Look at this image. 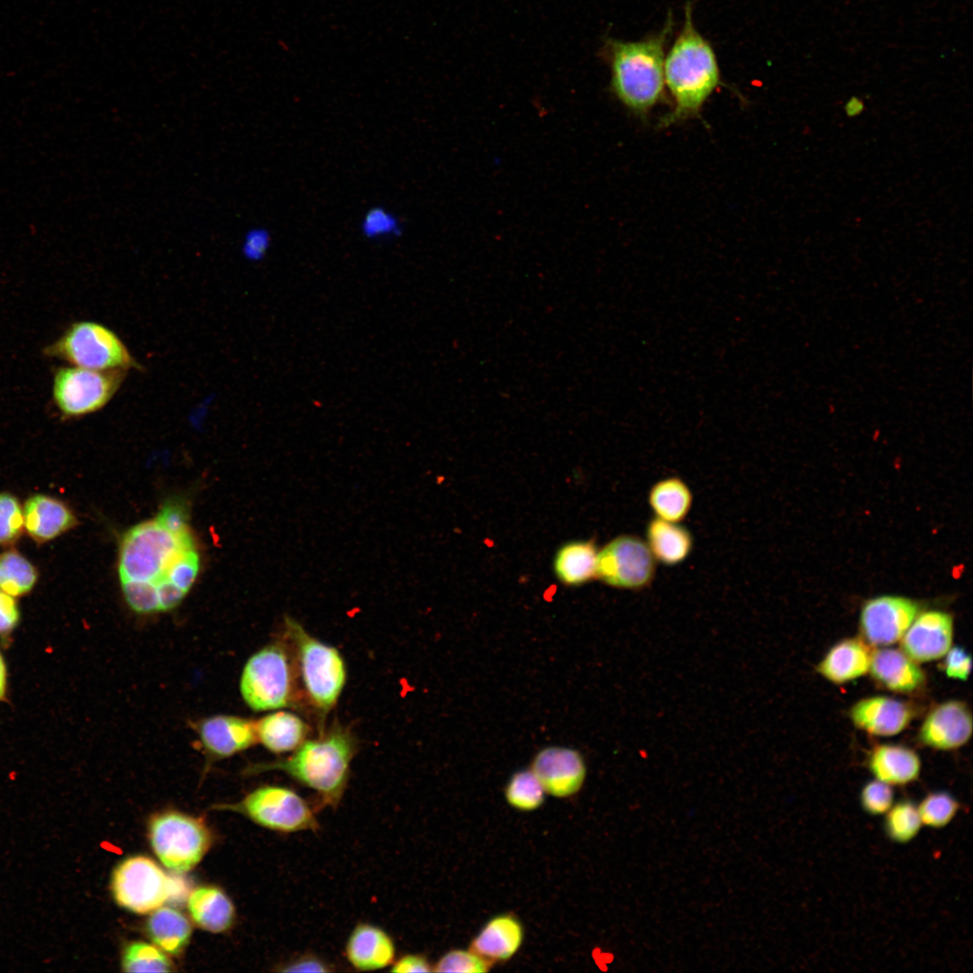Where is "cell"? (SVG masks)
<instances>
[{
	"instance_id": "83f0119b",
	"label": "cell",
	"mask_w": 973,
	"mask_h": 973,
	"mask_svg": "<svg viewBox=\"0 0 973 973\" xmlns=\"http://www.w3.org/2000/svg\"><path fill=\"white\" fill-rule=\"evenodd\" d=\"M255 724L258 741L277 754L296 750L308 734V726L304 720L286 711L267 714Z\"/></svg>"
},
{
	"instance_id": "d590c367",
	"label": "cell",
	"mask_w": 973,
	"mask_h": 973,
	"mask_svg": "<svg viewBox=\"0 0 973 973\" xmlns=\"http://www.w3.org/2000/svg\"><path fill=\"white\" fill-rule=\"evenodd\" d=\"M23 532V511L19 499L10 492H0V548L13 547Z\"/></svg>"
},
{
	"instance_id": "836d02e7",
	"label": "cell",
	"mask_w": 973,
	"mask_h": 973,
	"mask_svg": "<svg viewBox=\"0 0 973 973\" xmlns=\"http://www.w3.org/2000/svg\"><path fill=\"white\" fill-rule=\"evenodd\" d=\"M122 968L125 972H169L172 962L156 945L133 941L123 951Z\"/></svg>"
},
{
	"instance_id": "3957f363",
	"label": "cell",
	"mask_w": 973,
	"mask_h": 973,
	"mask_svg": "<svg viewBox=\"0 0 973 973\" xmlns=\"http://www.w3.org/2000/svg\"><path fill=\"white\" fill-rule=\"evenodd\" d=\"M355 751L353 735L335 726L317 739L305 740L288 758L256 765L248 771H282L314 790L322 808L335 809L345 793Z\"/></svg>"
},
{
	"instance_id": "cb8c5ba5",
	"label": "cell",
	"mask_w": 973,
	"mask_h": 973,
	"mask_svg": "<svg viewBox=\"0 0 973 973\" xmlns=\"http://www.w3.org/2000/svg\"><path fill=\"white\" fill-rule=\"evenodd\" d=\"M868 767L878 780L890 786H906L918 779L922 761L912 749L897 744H879L868 759Z\"/></svg>"
},
{
	"instance_id": "f1b7e54d",
	"label": "cell",
	"mask_w": 973,
	"mask_h": 973,
	"mask_svg": "<svg viewBox=\"0 0 973 973\" xmlns=\"http://www.w3.org/2000/svg\"><path fill=\"white\" fill-rule=\"evenodd\" d=\"M145 928L157 947L175 956L186 949L192 934L191 923L185 914L168 906H160L152 911Z\"/></svg>"
},
{
	"instance_id": "7c38bea8",
	"label": "cell",
	"mask_w": 973,
	"mask_h": 973,
	"mask_svg": "<svg viewBox=\"0 0 973 973\" xmlns=\"http://www.w3.org/2000/svg\"><path fill=\"white\" fill-rule=\"evenodd\" d=\"M656 565L644 540L620 534L598 550L596 578L614 588L641 591L652 584Z\"/></svg>"
},
{
	"instance_id": "9c48e42d",
	"label": "cell",
	"mask_w": 973,
	"mask_h": 973,
	"mask_svg": "<svg viewBox=\"0 0 973 973\" xmlns=\"http://www.w3.org/2000/svg\"><path fill=\"white\" fill-rule=\"evenodd\" d=\"M219 808L241 814L258 825L280 833L316 832L320 828L309 803L293 789L281 786L259 787L239 803Z\"/></svg>"
},
{
	"instance_id": "7a4b0ae2",
	"label": "cell",
	"mask_w": 973,
	"mask_h": 973,
	"mask_svg": "<svg viewBox=\"0 0 973 973\" xmlns=\"http://www.w3.org/2000/svg\"><path fill=\"white\" fill-rule=\"evenodd\" d=\"M673 25L669 14L659 32L638 41L605 38L600 49V57L610 68L612 93L641 118L666 100L664 62Z\"/></svg>"
},
{
	"instance_id": "f6af8a7d",
	"label": "cell",
	"mask_w": 973,
	"mask_h": 973,
	"mask_svg": "<svg viewBox=\"0 0 973 973\" xmlns=\"http://www.w3.org/2000/svg\"><path fill=\"white\" fill-rule=\"evenodd\" d=\"M390 971L398 973L432 972V965L421 953H406L396 959Z\"/></svg>"
},
{
	"instance_id": "7dc6e473",
	"label": "cell",
	"mask_w": 973,
	"mask_h": 973,
	"mask_svg": "<svg viewBox=\"0 0 973 973\" xmlns=\"http://www.w3.org/2000/svg\"><path fill=\"white\" fill-rule=\"evenodd\" d=\"M7 692V668L0 651V701L5 699Z\"/></svg>"
},
{
	"instance_id": "277c9868",
	"label": "cell",
	"mask_w": 973,
	"mask_h": 973,
	"mask_svg": "<svg viewBox=\"0 0 973 973\" xmlns=\"http://www.w3.org/2000/svg\"><path fill=\"white\" fill-rule=\"evenodd\" d=\"M195 546L191 532L176 535L156 518L131 528L123 537L118 571L121 582L135 581L158 585L174 559Z\"/></svg>"
},
{
	"instance_id": "8992f818",
	"label": "cell",
	"mask_w": 973,
	"mask_h": 973,
	"mask_svg": "<svg viewBox=\"0 0 973 973\" xmlns=\"http://www.w3.org/2000/svg\"><path fill=\"white\" fill-rule=\"evenodd\" d=\"M286 634L296 649L301 678L310 703L327 714L337 703L347 671L340 651L317 640L296 620H285Z\"/></svg>"
},
{
	"instance_id": "4316f807",
	"label": "cell",
	"mask_w": 973,
	"mask_h": 973,
	"mask_svg": "<svg viewBox=\"0 0 973 973\" xmlns=\"http://www.w3.org/2000/svg\"><path fill=\"white\" fill-rule=\"evenodd\" d=\"M187 909L197 926L214 933L230 929L235 918L232 900L222 889L213 886L194 889L187 899Z\"/></svg>"
},
{
	"instance_id": "6da1fadb",
	"label": "cell",
	"mask_w": 973,
	"mask_h": 973,
	"mask_svg": "<svg viewBox=\"0 0 973 973\" xmlns=\"http://www.w3.org/2000/svg\"><path fill=\"white\" fill-rule=\"evenodd\" d=\"M692 14L687 2L682 28L666 53L664 78L672 107L659 121V128L699 118L709 97L724 85L714 50L696 28Z\"/></svg>"
},
{
	"instance_id": "2e32d148",
	"label": "cell",
	"mask_w": 973,
	"mask_h": 973,
	"mask_svg": "<svg viewBox=\"0 0 973 973\" xmlns=\"http://www.w3.org/2000/svg\"><path fill=\"white\" fill-rule=\"evenodd\" d=\"M954 620L941 610L920 612L900 640L901 650L916 662L941 659L952 645Z\"/></svg>"
},
{
	"instance_id": "60d3db41",
	"label": "cell",
	"mask_w": 973,
	"mask_h": 973,
	"mask_svg": "<svg viewBox=\"0 0 973 973\" xmlns=\"http://www.w3.org/2000/svg\"><path fill=\"white\" fill-rule=\"evenodd\" d=\"M942 662V670L952 679L966 681L971 671V656L960 646H951Z\"/></svg>"
},
{
	"instance_id": "7bdbcfd3",
	"label": "cell",
	"mask_w": 973,
	"mask_h": 973,
	"mask_svg": "<svg viewBox=\"0 0 973 973\" xmlns=\"http://www.w3.org/2000/svg\"><path fill=\"white\" fill-rule=\"evenodd\" d=\"M332 966L318 955L311 952L291 958L279 966L282 972H331Z\"/></svg>"
},
{
	"instance_id": "603a6c76",
	"label": "cell",
	"mask_w": 973,
	"mask_h": 973,
	"mask_svg": "<svg viewBox=\"0 0 973 973\" xmlns=\"http://www.w3.org/2000/svg\"><path fill=\"white\" fill-rule=\"evenodd\" d=\"M523 928L512 914L491 918L472 940L470 950L492 964L511 959L520 949Z\"/></svg>"
},
{
	"instance_id": "ab89813d",
	"label": "cell",
	"mask_w": 973,
	"mask_h": 973,
	"mask_svg": "<svg viewBox=\"0 0 973 973\" xmlns=\"http://www.w3.org/2000/svg\"><path fill=\"white\" fill-rule=\"evenodd\" d=\"M123 593L130 607L142 614L160 612L157 587L150 583L121 582Z\"/></svg>"
},
{
	"instance_id": "ee69618b",
	"label": "cell",
	"mask_w": 973,
	"mask_h": 973,
	"mask_svg": "<svg viewBox=\"0 0 973 973\" xmlns=\"http://www.w3.org/2000/svg\"><path fill=\"white\" fill-rule=\"evenodd\" d=\"M21 618L15 596L0 591V637L7 640L17 627Z\"/></svg>"
},
{
	"instance_id": "ba28073f",
	"label": "cell",
	"mask_w": 973,
	"mask_h": 973,
	"mask_svg": "<svg viewBox=\"0 0 973 973\" xmlns=\"http://www.w3.org/2000/svg\"><path fill=\"white\" fill-rule=\"evenodd\" d=\"M149 838L160 862L177 873L193 869L209 850L212 839L201 819L175 811L151 818Z\"/></svg>"
},
{
	"instance_id": "e0dca14e",
	"label": "cell",
	"mask_w": 973,
	"mask_h": 973,
	"mask_svg": "<svg viewBox=\"0 0 973 973\" xmlns=\"http://www.w3.org/2000/svg\"><path fill=\"white\" fill-rule=\"evenodd\" d=\"M914 706L887 696H872L854 703L849 712L853 725L870 735L888 737L902 732L913 721Z\"/></svg>"
},
{
	"instance_id": "bcb514c9",
	"label": "cell",
	"mask_w": 973,
	"mask_h": 973,
	"mask_svg": "<svg viewBox=\"0 0 973 973\" xmlns=\"http://www.w3.org/2000/svg\"><path fill=\"white\" fill-rule=\"evenodd\" d=\"M864 110V104L862 100L857 97H851L845 105L844 111L848 117H855L860 114Z\"/></svg>"
},
{
	"instance_id": "8d00e7d4",
	"label": "cell",
	"mask_w": 973,
	"mask_h": 973,
	"mask_svg": "<svg viewBox=\"0 0 973 973\" xmlns=\"http://www.w3.org/2000/svg\"><path fill=\"white\" fill-rule=\"evenodd\" d=\"M493 964L472 950L455 949L443 954L434 965L433 972H487Z\"/></svg>"
},
{
	"instance_id": "f546056e",
	"label": "cell",
	"mask_w": 973,
	"mask_h": 973,
	"mask_svg": "<svg viewBox=\"0 0 973 973\" xmlns=\"http://www.w3.org/2000/svg\"><path fill=\"white\" fill-rule=\"evenodd\" d=\"M648 504L655 517L681 523L692 508L693 493L681 477L670 476L658 480L650 486Z\"/></svg>"
},
{
	"instance_id": "9a60e30c",
	"label": "cell",
	"mask_w": 973,
	"mask_h": 973,
	"mask_svg": "<svg viewBox=\"0 0 973 973\" xmlns=\"http://www.w3.org/2000/svg\"><path fill=\"white\" fill-rule=\"evenodd\" d=\"M972 714L961 700H947L933 706L924 717L917 734L920 743L938 750L964 746L972 735Z\"/></svg>"
},
{
	"instance_id": "e575fe53",
	"label": "cell",
	"mask_w": 973,
	"mask_h": 973,
	"mask_svg": "<svg viewBox=\"0 0 973 973\" xmlns=\"http://www.w3.org/2000/svg\"><path fill=\"white\" fill-rule=\"evenodd\" d=\"M917 807L923 825L941 829L954 819L960 809V804L947 791H934L926 795Z\"/></svg>"
},
{
	"instance_id": "5bb4252c",
	"label": "cell",
	"mask_w": 973,
	"mask_h": 973,
	"mask_svg": "<svg viewBox=\"0 0 973 973\" xmlns=\"http://www.w3.org/2000/svg\"><path fill=\"white\" fill-rule=\"evenodd\" d=\"M532 771L546 793L564 798L582 787L587 768L582 754L572 748L549 746L539 750L532 762Z\"/></svg>"
},
{
	"instance_id": "74e56055",
	"label": "cell",
	"mask_w": 973,
	"mask_h": 973,
	"mask_svg": "<svg viewBox=\"0 0 973 973\" xmlns=\"http://www.w3.org/2000/svg\"><path fill=\"white\" fill-rule=\"evenodd\" d=\"M199 568V556L195 546L187 548L174 559L163 582H170L186 594L196 578Z\"/></svg>"
},
{
	"instance_id": "ffe728a7",
	"label": "cell",
	"mask_w": 973,
	"mask_h": 973,
	"mask_svg": "<svg viewBox=\"0 0 973 973\" xmlns=\"http://www.w3.org/2000/svg\"><path fill=\"white\" fill-rule=\"evenodd\" d=\"M196 731L204 749L215 758L232 756L258 741L255 722L239 716L219 714L203 719Z\"/></svg>"
},
{
	"instance_id": "1f68e13d",
	"label": "cell",
	"mask_w": 973,
	"mask_h": 973,
	"mask_svg": "<svg viewBox=\"0 0 973 973\" xmlns=\"http://www.w3.org/2000/svg\"><path fill=\"white\" fill-rule=\"evenodd\" d=\"M917 804L911 799L894 803L885 814L883 830L893 842L905 844L913 841L922 828Z\"/></svg>"
},
{
	"instance_id": "8fae6325",
	"label": "cell",
	"mask_w": 973,
	"mask_h": 973,
	"mask_svg": "<svg viewBox=\"0 0 973 973\" xmlns=\"http://www.w3.org/2000/svg\"><path fill=\"white\" fill-rule=\"evenodd\" d=\"M173 881L161 868L145 856L123 860L114 870L111 890L116 903L134 914H143L162 906L173 894Z\"/></svg>"
},
{
	"instance_id": "484cf974",
	"label": "cell",
	"mask_w": 973,
	"mask_h": 973,
	"mask_svg": "<svg viewBox=\"0 0 973 973\" xmlns=\"http://www.w3.org/2000/svg\"><path fill=\"white\" fill-rule=\"evenodd\" d=\"M598 550L593 540H576L562 544L553 559L558 580L568 587H578L596 578Z\"/></svg>"
},
{
	"instance_id": "30bf717a",
	"label": "cell",
	"mask_w": 973,
	"mask_h": 973,
	"mask_svg": "<svg viewBox=\"0 0 973 973\" xmlns=\"http://www.w3.org/2000/svg\"><path fill=\"white\" fill-rule=\"evenodd\" d=\"M240 689L245 703L254 711L277 710L291 705L292 668L280 643L262 648L247 660Z\"/></svg>"
},
{
	"instance_id": "d6a6232c",
	"label": "cell",
	"mask_w": 973,
	"mask_h": 973,
	"mask_svg": "<svg viewBox=\"0 0 973 973\" xmlns=\"http://www.w3.org/2000/svg\"><path fill=\"white\" fill-rule=\"evenodd\" d=\"M545 793L543 787L531 768L515 772L505 789L507 803L521 811H532L539 808L544 802Z\"/></svg>"
},
{
	"instance_id": "4fadbf2b",
	"label": "cell",
	"mask_w": 973,
	"mask_h": 973,
	"mask_svg": "<svg viewBox=\"0 0 973 973\" xmlns=\"http://www.w3.org/2000/svg\"><path fill=\"white\" fill-rule=\"evenodd\" d=\"M921 612L919 603L912 598L882 595L862 605L859 625L863 638L871 646H888L901 640Z\"/></svg>"
},
{
	"instance_id": "44dd1931",
	"label": "cell",
	"mask_w": 973,
	"mask_h": 973,
	"mask_svg": "<svg viewBox=\"0 0 973 973\" xmlns=\"http://www.w3.org/2000/svg\"><path fill=\"white\" fill-rule=\"evenodd\" d=\"M868 672L879 687L894 693L915 694L926 685V676L919 663L902 650H874Z\"/></svg>"
},
{
	"instance_id": "d6986e66",
	"label": "cell",
	"mask_w": 973,
	"mask_h": 973,
	"mask_svg": "<svg viewBox=\"0 0 973 973\" xmlns=\"http://www.w3.org/2000/svg\"><path fill=\"white\" fill-rule=\"evenodd\" d=\"M24 532L37 544H44L72 530L77 519L62 500L45 494L29 496L23 505Z\"/></svg>"
},
{
	"instance_id": "5b68a950",
	"label": "cell",
	"mask_w": 973,
	"mask_h": 973,
	"mask_svg": "<svg viewBox=\"0 0 973 973\" xmlns=\"http://www.w3.org/2000/svg\"><path fill=\"white\" fill-rule=\"evenodd\" d=\"M43 354L88 369L128 371L141 368L114 331L94 321L72 323L43 349Z\"/></svg>"
},
{
	"instance_id": "ac0fdd59",
	"label": "cell",
	"mask_w": 973,
	"mask_h": 973,
	"mask_svg": "<svg viewBox=\"0 0 973 973\" xmlns=\"http://www.w3.org/2000/svg\"><path fill=\"white\" fill-rule=\"evenodd\" d=\"M396 943L382 927L368 923H357L350 932L344 956L357 971H375L391 966L396 959Z\"/></svg>"
},
{
	"instance_id": "d4e9b609",
	"label": "cell",
	"mask_w": 973,
	"mask_h": 973,
	"mask_svg": "<svg viewBox=\"0 0 973 973\" xmlns=\"http://www.w3.org/2000/svg\"><path fill=\"white\" fill-rule=\"evenodd\" d=\"M645 537L656 562L667 567H675L686 561L695 542L687 527L655 516L646 525Z\"/></svg>"
},
{
	"instance_id": "4dcf8cb0",
	"label": "cell",
	"mask_w": 973,
	"mask_h": 973,
	"mask_svg": "<svg viewBox=\"0 0 973 973\" xmlns=\"http://www.w3.org/2000/svg\"><path fill=\"white\" fill-rule=\"evenodd\" d=\"M38 579L37 568L20 551L13 547L0 551V591L23 596L32 592Z\"/></svg>"
},
{
	"instance_id": "b9f144b4",
	"label": "cell",
	"mask_w": 973,
	"mask_h": 973,
	"mask_svg": "<svg viewBox=\"0 0 973 973\" xmlns=\"http://www.w3.org/2000/svg\"><path fill=\"white\" fill-rule=\"evenodd\" d=\"M156 520L176 535L181 536L190 533L186 512L180 503L172 501L164 505Z\"/></svg>"
},
{
	"instance_id": "f35d334b",
	"label": "cell",
	"mask_w": 973,
	"mask_h": 973,
	"mask_svg": "<svg viewBox=\"0 0 973 973\" xmlns=\"http://www.w3.org/2000/svg\"><path fill=\"white\" fill-rule=\"evenodd\" d=\"M894 803L895 793L892 786L880 780H870L860 790V806L869 815L885 814Z\"/></svg>"
},
{
	"instance_id": "52a82bcc",
	"label": "cell",
	"mask_w": 973,
	"mask_h": 973,
	"mask_svg": "<svg viewBox=\"0 0 973 973\" xmlns=\"http://www.w3.org/2000/svg\"><path fill=\"white\" fill-rule=\"evenodd\" d=\"M123 369L95 370L75 366L56 368L52 403L63 419L80 418L103 409L125 379Z\"/></svg>"
},
{
	"instance_id": "7402d4cb",
	"label": "cell",
	"mask_w": 973,
	"mask_h": 973,
	"mask_svg": "<svg viewBox=\"0 0 973 973\" xmlns=\"http://www.w3.org/2000/svg\"><path fill=\"white\" fill-rule=\"evenodd\" d=\"M872 647L861 637L843 639L829 649L816 670L835 685L858 679L869 670L874 652Z\"/></svg>"
}]
</instances>
